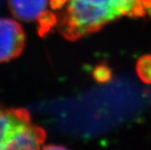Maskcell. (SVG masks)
Listing matches in <instances>:
<instances>
[{"instance_id":"6da1fadb","label":"cell","mask_w":151,"mask_h":150,"mask_svg":"<svg viewBox=\"0 0 151 150\" xmlns=\"http://www.w3.org/2000/svg\"><path fill=\"white\" fill-rule=\"evenodd\" d=\"M151 16V0H68L58 16L60 33L76 41L123 17Z\"/></svg>"},{"instance_id":"7a4b0ae2","label":"cell","mask_w":151,"mask_h":150,"mask_svg":"<svg viewBox=\"0 0 151 150\" xmlns=\"http://www.w3.org/2000/svg\"><path fill=\"white\" fill-rule=\"evenodd\" d=\"M25 44V34L21 24L7 17H0V62L18 57Z\"/></svg>"},{"instance_id":"3957f363","label":"cell","mask_w":151,"mask_h":150,"mask_svg":"<svg viewBox=\"0 0 151 150\" xmlns=\"http://www.w3.org/2000/svg\"><path fill=\"white\" fill-rule=\"evenodd\" d=\"M46 138L45 129L27 122L16 129L6 143L4 149H39Z\"/></svg>"},{"instance_id":"277c9868","label":"cell","mask_w":151,"mask_h":150,"mask_svg":"<svg viewBox=\"0 0 151 150\" xmlns=\"http://www.w3.org/2000/svg\"><path fill=\"white\" fill-rule=\"evenodd\" d=\"M30 121V113L25 108L0 107V149H4L8 139L17 128Z\"/></svg>"},{"instance_id":"5b68a950","label":"cell","mask_w":151,"mask_h":150,"mask_svg":"<svg viewBox=\"0 0 151 150\" xmlns=\"http://www.w3.org/2000/svg\"><path fill=\"white\" fill-rule=\"evenodd\" d=\"M49 0H8L12 13L17 18L31 22L38 20L46 12Z\"/></svg>"},{"instance_id":"8992f818","label":"cell","mask_w":151,"mask_h":150,"mask_svg":"<svg viewBox=\"0 0 151 150\" xmlns=\"http://www.w3.org/2000/svg\"><path fill=\"white\" fill-rule=\"evenodd\" d=\"M136 71L143 83L151 84V54L144 55L138 61Z\"/></svg>"},{"instance_id":"52a82bcc","label":"cell","mask_w":151,"mask_h":150,"mask_svg":"<svg viewBox=\"0 0 151 150\" xmlns=\"http://www.w3.org/2000/svg\"><path fill=\"white\" fill-rule=\"evenodd\" d=\"M39 26V34L41 35H45L48 34L54 26L57 25L58 23V16L52 12L46 11L44 15L41 17L38 20Z\"/></svg>"},{"instance_id":"ba28073f","label":"cell","mask_w":151,"mask_h":150,"mask_svg":"<svg viewBox=\"0 0 151 150\" xmlns=\"http://www.w3.org/2000/svg\"><path fill=\"white\" fill-rule=\"evenodd\" d=\"M93 76L100 83H106L111 78V71L107 65H98L93 71Z\"/></svg>"},{"instance_id":"9c48e42d","label":"cell","mask_w":151,"mask_h":150,"mask_svg":"<svg viewBox=\"0 0 151 150\" xmlns=\"http://www.w3.org/2000/svg\"><path fill=\"white\" fill-rule=\"evenodd\" d=\"M68 0H49L50 6L54 10H59L65 6Z\"/></svg>"},{"instance_id":"30bf717a","label":"cell","mask_w":151,"mask_h":150,"mask_svg":"<svg viewBox=\"0 0 151 150\" xmlns=\"http://www.w3.org/2000/svg\"><path fill=\"white\" fill-rule=\"evenodd\" d=\"M45 148H55V149H58V148H64V146H45Z\"/></svg>"}]
</instances>
